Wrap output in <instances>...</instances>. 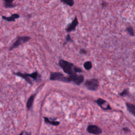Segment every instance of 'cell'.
<instances>
[{
  "mask_svg": "<svg viewBox=\"0 0 135 135\" xmlns=\"http://www.w3.org/2000/svg\"><path fill=\"white\" fill-rule=\"evenodd\" d=\"M59 65L65 73L68 74L69 75L75 73L74 71L75 65L73 63L63 60H60Z\"/></svg>",
  "mask_w": 135,
  "mask_h": 135,
  "instance_id": "1",
  "label": "cell"
},
{
  "mask_svg": "<svg viewBox=\"0 0 135 135\" xmlns=\"http://www.w3.org/2000/svg\"><path fill=\"white\" fill-rule=\"evenodd\" d=\"M84 85L89 90L96 91L99 86V82L97 79H88L85 81Z\"/></svg>",
  "mask_w": 135,
  "mask_h": 135,
  "instance_id": "2",
  "label": "cell"
},
{
  "mask_svg": "<svg viewBox=\"0 0 135 135\" xmlns=\"http://www.w3.org/2000/svg\"><path fill=\"white\" fill-rule=\"evenodd\" d=\"M69 83L73 82L76 85H80L82 83L84 80V77L83 75H78L76 73L70 74L68 76Z\"/></svg>",
  "mask_w": 135,
  "mask_h": 135,
  "instance_id": "3",
  "label": "cell"
},
{
  "mask_svg": "<svg viewBox=\"0 0 135 135\" xmlns=\"http://www.w3.org/2000/svg\"><path fill=\"white\" fill-rule=\"evenodd\" d=\"M31 39V37L30 36H18L17 37L16 40L15 41V42L13 44V45L9 47V50L11 51L13 50L15 48H16L20 45L26 43V42L28 41Z\"/></svg>",
  "mask_w": 135,
  "mask_h": 135,
  "instance_id": "4",
  "label": "cell"
},
{
  "mask_svg": "<svg viewBox=\"0 0 135 135\" xmlns=\"http://www.w3.org/2000/svg\"><path fill=\"white\" fill-rule=\"evenodd\" d=\"M50 79L53 81H60L64 82L69 83L68 77L64 76L60 72H52L51 73Z\"/></svg>",
  "mask_w": 135,
  "mask_h": 135,
  "instance_id": "5",
  "label": "cell"
},
{
  "mask_svg": "<svg viewBox=\"0 0 135 135\" xmlns=\"http://www.w3.org/2000/svg\"><path fill=\"white\" fill-rule=\"evenodd\" d=\"M95 102L101 109H103L104 110H111L112 109L107 101L103 99L98 98L95 101Z\"/></svg>",
  "mask_w": 135,
  "mask_h": 135,
  "instance_id": "6",
  "label": "cell"
},
{
  "mask_svg": "<svg viewBox=\"0 0 135 135\" xmlns=\"http://www.w3.org/2000/svg\"><path fill=\"white\" fill-rule=\"evenodd\" d=\"M88 132L93 134H99L102 133V130L97 126L95 125H89L86 128Z\"/></svg>",
  "mask_w": 135,
  "mask_h": 135,
  "instance_id": "7",
  "label": "cell"
},
{
  "mask_svg": "<svg viewBox=\"0 0 135 135\" xmlns=\"http://www.w3.org/2000/svg\"><path fill=\"white\" fill-rule=\"evenodd\" d=\"M79 24V22L77 18V17L75 16L74 17V20L72 21V22L69 24L68 27L66 28V31L67 32H70L73 31H74L75 30L76 27Z\"/></svg>",
  "mask_w": 135,
  "mask_h": 135,
  "instance_id": "8",
  "label": "cell"
},
{
  "mask_svg": "<svg viewBox=\"0 0 135 135\" xmlns=\"http://www.w3.org/2000/svg\"><path fill=\"white\" fill-rule=\"evenodd\" d=\"M26 74L30 78H31L34 80H35L38 82H40L41 81V76L40 74H39L38 73V72L37 71H35L31 74L26 73Z\"/></svg>",
  "mask_w": 135,
  "mask_h": 135,
  "instance_id": "9",
  "label": "cell"
},
{
  "mask_svg": "<svg viewBox=\"0 0 135 135\" xmlns=\"http://www.w3.org/2000/svg\"><path fill=\"white\" fill-rule=\"evenodd\" d=\"M20 17V15L16 13L13 14L11 16L6 17L4 15L2 16V18L5 21H7L8 22H12V21H15V20L17 18H18Z\"/></svg>",
  "mask_w": 135,
  "mask_h": 135,
  "instance_id": "10",
  "label": "cell"
},
{
  "mask_svg": "<svg viewBox=\"0 0 135 135\" xmlns=\"http://www.w3.org/2000/svg\"><path fill=\"white\" fill-rule=\"evenodd\" d=\"M14 74L23 78V79H24L27 83H28L30 84H32V82L30 79V78L29 76H28L26 73H22L21 72H17V73H14Z\"/></svg>",
  "mask_w": 135,
  "mask_h": 135,
  "instance_id": "11",
  "label": "cell"
},
{
  "mask_svg": "<svg viewBox=\"0 0 135 135\" xmlns=\"http://www.w3.org/2000/svg\"><path fill=\"white\" fill-rule=\"evenodd\" d=\"M126 105L128 111L132 115L135 116V105L131 103L127 102L126 103Z\"/></svg>",
  "mask_w": 135,
  "mask_h": 135,
  "instance_id": "12",
  "label": "cell"
},
{
  "mask_svg": "<svg viewBox=\"0 0 135 135\" xmlns=\"http://www.w3.org/2000/svg\"><path fill=\"white\" fill-rule=\"evenodd\" d=\"M35 96V94H32L30 96V97L27 100V101L26 103V107H27V110H30L31 108V107H32V105L34 102Z\"/></svg>",
  "mask_w": 135,
  "mask_h": 135,
  "instance_id": "13",
  "label": "cell"
},
{
  "mask_svg": "<svg viewBox=\"0 0 135 135\" xmlns=\"http://www.w3.org/2000/svg\"><path fill=\"white\" fill-rule=\"evenodd\" d=\"M44 121L46 123H48V124H51V125H53V126H57L60 124V122L59 121L50 120L47 117H44Z\"/></svg>",
  "mask_w": 135,
  "mask_h": 135,
  "instance_id": "14",
  "label": "cell"
},
{
  "mask_svg": "<svg viewBox=\"0 0 135 135\" xmlns=\"http://www.w3.org/2000/svg\"><path fill=\"white\" fill-rule=\"evenodd\" d=\"M60 2L69 6H73L74 4V0H60Z\"/></svg>",
  "mask_w": 135,
  "mask_h": 135,
  "instance_id": "15",
  "label": "cell"
},
{
  "mask_svg": "<svg viewBox=\"0 0 135 135\" xmlns=\"http://www.w3.org/2000/svg\"><path fill=\"white\" fill-rule=\"evenodd\" d=\"M83 66L84 69L86 70H90L92 67V63L91 61H86L83 64Z\"/></svg>",
  "mask_w": 135,
  "mask_h": 135,
  "instance_id": "16",
  "label": "cell"
},
{
  "mask_svg": "<svg viewBox=\"0 0 135 135\" xmlns=\"http://www.w3.org/2000/svg\"><path fill=\"white\" fill-rule=\"evenodd\" d=\"M126 31L128 33V34L131 36H133L134 35V30L131 26H128L126 28Z\"/></svg>",
  "mask_w": 135,
  "mask_h": 135,
  "instance_id": "17",
  "label": "cell"
},
{
  "mask_svg": "<svg viewBox=\"0 0 135 135\" xmlns=\"http://www.w3.org/2000/svg\"><path fill=\"white\" fill-rule=\"evenodd\" d=\"M4 6L5 8H13L16 6V5L13 4V3H5L4 2Z\"/></svg>",
  "mask_w": 135,
  "mask_h": 135,
  "instance_id": "18",
  "label": "cell"
},
{
  "mask_svg": "<svg viewBox=\"0 0 135 135\" xmlns=\"http://www.w3.org/2000/svg\"><path fill=\"white\" fill-rule=\"evenodd\" d=\"M129 90L128 89H126L123 90L122 91H121L120 93H119V95L121 97H125L129 94Z\"/></svg>",
  "mask_w": 135,
  "mask_h": 135,
  "instance_id": "19",
  "label": "cell"
},
{
  "mask_svg": "<svg viewBox=\"0 0 135 135\" xmlns=\"http://www.w3.org/2000/svg\"><path fill=\"white\" fill-rule=\"evenodd\" d=\"M74 72L75 73H80V72H82V70L79 68V67H77V66H74Z\"/></svg>",
  "mask_w": 135,
  "mask_h": 135,
  "instance_id": "20",
  "label": "cell"
},
{
  "mask_svg": "<svg viewBox=\"0 0 135 135\" xmlns=\"http://www.w3.org/2000/svg\"><path fill=\"white\" fill-rule=\"evenodd\" d=\"M65 40H66V41H67V42H70V41L72 42L73 41L71 36H70V34H68L66 35V36L65 37Z\"/></svg>",
  "mask_w": 135,
  "mask_h": 135,
  "instance_id": "21",
  "label": "cell"
},
{
  "mask_svg": "<svg viewBox=\"0 0 135 135\" xmlns=\"http://www.w3.org/2000/svg\"><path fill=\"white\" fill-rule=\"evenodd\" d=\"M86 53H87L86 51L85 50H84V49H81V50H80V53H81V54H86Z\"/></svg>",
  "mask_w": 135,
  "mask_h": 135,
  "instance_id": "22",
  "label": "cell"
},
{
  "mask_svg": "<svg viewBox=\"0 0 135 135\" xmlns=\"http://www.w3.org/2000/svg\"><path fill=\"white\" fill-rule=\"evenodd\" d=\"M108 3L106 2H103L102 3H101V6L102 7H106L107 5H108Z\"/></svg>",
  "mask_w": 135,
  "mask_h": 135,
  "instance_id": "23",
  "label": "cell"
},
{
  "mask_svg": "<svg viewBox=\"0 0 135 135\" xmlns=\"http://www.w3.org/2000/svg\"><path fill=\"white\" fill-rule=\"evenodd\" d=\"M122 130L125 132H130V130L127 128V127H124L122 129Z\"/></svg>",
  "mask_w": 135,
  "mask_h": 135,
  "instance_id": "24",
  "label": "cell"
},
{
  "mask_svg": "<svg viewBox=\"0 0 135 135\" xmlns=\"http://www.w3.org/2000/svg\"><path fill=\"white\" fill-rule=\"evenodd\" d=\"M15 0H3L4 2L5 3H13Z\"/></svg>",
  "mask_w": 135,
  "mask_h": 135,
  "instance_id": "25",
  "label": "cell"
},
{
  "mask_svg": "<svg viewBox=\"0 0 135 135\" xmlns=\"http://www.w3.org/2000/svg\"><path fill=\"white\" fill-rule=\"evenodd\" d=\"M28 134V133H27V132H23L20 133V134Z\"/></svg>",
  "mask_w": 135,
  "mask_h": 135,
  "instance_id": "26",
  "label": "cell"
}]
</instances>
